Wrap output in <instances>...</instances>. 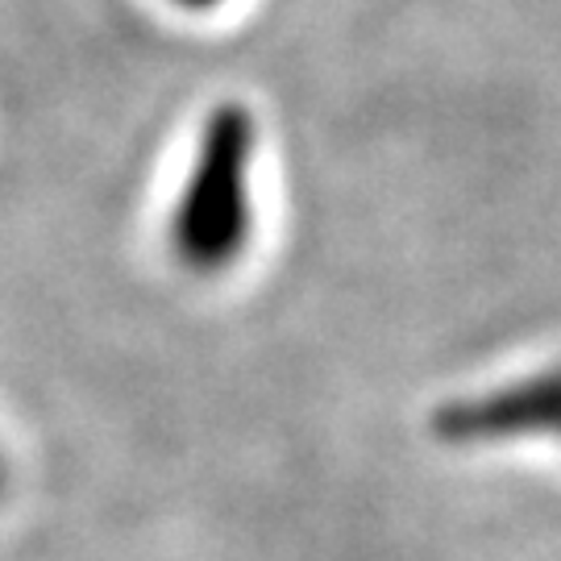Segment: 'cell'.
Returning <instances> with one entry per match:
<instances>
[{
	"label": "cell",
	"instance_id": "cell-2",
	"mask_svg": "<svg viewBox=\"0 0 561 561\" xmlns=\"http://www.w3.org/2000/svg\"><path fill=\"white\" fill-rule=\"evenodd\" d=\"M433 428L449 445H495L524 437L561 442V366L503 382L486 396L445 403Z\"/></svg>",
	"mask_w": 561,
	"mask_h": 561
},
{
	"label": "cell",
	"instance_id": "cell-1",
	"mask_svg": "<svg viewBox=\"0 0 561 561\" xmlns=\"http://www.w3.org/2000/svg\"><path fill=\"white\" fill-rule=\"evenodd\" d=\"M250 162H254V125L241 113H225L208 129L201 167L187 183L175 241L183 259L196 266H225L238 259L250 238Z\"/></svg>",
	"mask_w": 561,
	"mask_h": 561
},
{
	"label": "cell",
	"instance_id": "cell-3",
	"mask_svg": "<svg viewBox=\"0 0 561 561\" xmlns=\"http://www.w3.org/2000/svg\"><path fill=\"white\" fill-rule=\"evenodd\" d=\"M187 4H213V0H187Z\"/></svg>",
	"mask_w": 561,
	"mask_h": 561
},
{
	"label": "cell",
	"instance_id": "cell-4",
	"mask_svg": "<svg viewBox=\"0 0 561 561\" xmlns=\"http://www.w3.org/2000/svg\"><path fill=\"white\" fill-rule=\"evenodd\" d=\"M0 482H4V470H0Z\"/></svg>",
	"mask_w": 561,
	"mask_h": 561
}]
</instances>
